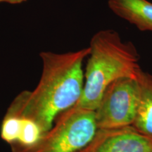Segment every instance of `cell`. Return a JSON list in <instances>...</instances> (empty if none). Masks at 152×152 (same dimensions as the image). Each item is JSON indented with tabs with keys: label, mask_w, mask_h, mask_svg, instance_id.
Segmentation results:
<instances>
[{
	"label": "cell",
	"mask_w": 152,
	"mask_h": 152,
	"mask_svg": "<svg viewBox=\"0 0 152 152\" xmlns=\"http://www.w3.org/2000/svg\"><path fill=\"white\" fill-rule=\"evenodd\" d=\"M90 48L66 53L39 54L42 71L33 90H23L12 101L6 114L35 122L46 132L61 113L77 104L84 85L83 62Z\"/></svg>",
	"instance_id": "obj_1"
},
{
	"label": "cell",
	"mask_w": 152,
	"mask_h": 152,
	"mask_svg": "<svg viewBox=\"0 0 152 152\" xmlns=\"http://www.w3.org/2000/svg\"><path fill=\"white\" fill-rule=\"evenodd\" d=\"M23 119L15 115L5 114L0 128V136L10 145L16 144L20 136Z\"/></svg>",
	"instance_id": "obj_8"
},
{
	"label": "cell",
	"mask_w": 152,
	"mask_h": 152,
	"mask_svg": "<svg viewBox=\"0 0 152 152\" xmlns=\"http://www.w3.org/2000/svg\"><path fill=\"white\" fill-rule=\"evenodd\" d=\"M139 99L132 126L152 139V75L142 71L139 73Z\"/></svg>",
	"instance_id": "obj_7"
},
{
	"label": "cell",
	"mask_w": 152,
	"mask_h": 152,
	"mask_svg": "<svg viewBox=\"0 0 152 152\" xmlns=\"http://www.w3.org/2000/svg\"><path fill=\"white\" fill-rule=\"evenodd\" d=\"M139 99L137 78L124 77L114 81L104 91L94 111L97 129L132 125Z\"/></svg>",
	"instance_id": "obj_4"
},
{
	"label": "cell",
	"mask_w": 152,
	"mask_h": 152,
	"mask_svg": "<svg viewBox=\"0 0 152 152\" xmlns=\"http://www.w3.org/2000/svg\"><path fill=\"white\" fill-rule=\"evenodd\" d=\"M96 130L94 111L74 106L61 113L35 144L11 145V152H77L91 141Z\"/></svg>",
	"instance_id": "obj_3"
},
{
	"label": "cell",
	"mask_w": 152,
	"mask_h": 152,
	"mask_svg": "<svg viewBox=\"0 0 152 152\" xmlns=\"http://www.w3.org/2000/svg\"><path fill=\"white\" fill-rule=\"evenodd\" d=\"M89 48L83 92L75 106L94 111L109 85L124 77L137 78L142 69L136 47L114 30L95 33Z\"/></svg>",
	"instance_id": "obj_2"
},
{
	"label": "cell",
	"mask_w": 152,
	"mask_h": 152,
	"mask_svg": "<svg viewBox=\"0 0 152 152\" xmlns=\"http://www.w3.org/2000/svg\"><path fill=\"white\" fill-rule=\"evenodd\" d=\"M77 152H152V139L132 125L97 129L91 141Z\"/></svg>",
	"instance_id": "obj_5"
},
{
	"label": "cell",
	"mask_w": 152,
	"mask_h": 152,
	"mask_svg": "<svg viewBox=\"0 0 152 152\" xmlns=\"http://www.w3.org/2000/svg\"><path fill=\"white\" fill-rule=\"evenodd\" d=\"M22 119L23 124L20 136L18 141L14 144L21 147H28L35 144L43 133L40 128L33 121L26 118Z\"/></svg>",
	"instance_id": "obj_9"
},
{
	"label": "cell",
	"mask_w": 152,
	"mask_h": 152,
	"mask_svg": "<svg viewBox=\"0 0 152 152\" xmlns=\"http://www.w3.org/2000/svg\"><path fill=\"white\" fill-rule=\"evenodd\" d=\"M114 14L141 31L152 32V3L148 0H108Z\"/></svg>",
	"instance_id": "obj_6"
},
{
	"label": "cell",
	"mask_w": 152,
	"mask_h": 152,
	"mask_svg": "<svg viewBox=\"0 0 152 152\" xmlns=\"http://www.w3.org/2000/svg\"><path fill=\"white\" fill-rule=\"evenodd\" d=\"M26 0H0V3H9L11 4H18L23 3L26 1Z\"/></svg>",
	"instance_id": "obj_10"
}]
</instances>
